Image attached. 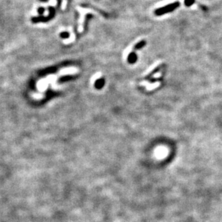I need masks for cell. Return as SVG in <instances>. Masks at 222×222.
<instances>
[{
	"mask_svg": "<svg viewBox=\"0 0 222 222\" xmlns=\"http://www.w3.org/2000/svg\"><path fill=\"white\" fill-rule=\"evenodd\" d=\"M137 60V55L134 53H131L129 55L128 61L130 62V63H134Z\"/></svg>",
	"mask_w": 222,
	"mask_h": 222,
	"instance_id": "obj_2",
	"label": "cell"
},
{
	"mask_svg": "<svg viewBox=\"0 0 222 222\" xmlns=\"http://www.w3.org/2000/svg\"><path fill=\"white\" fill-rule=\"evenodd\" d=\"M61 36H62V37H68V36H69V35H68V33H62Z\"/></svg>",
	"mask_w": 222,
	"mask_h": 222,
	"instance_id": "obj_6",
	"label": "cell"
},
{
	"mask_svg": "<svg viewBox=\"0 0 222 222\" xmlns=\"http://www.w3.org/2000/svg\"><path fill=\"white\" fill-rule=\"evenodd\" d=\"M104 85V80H102V79H99V80H98L97 81H96V88H101L102 86H103Z\"/></svg>",
	"mask_w": 222,
	"mask_h": 222,
	"instance_id": "obj_4",
	"label": "cell"
},
{
	"mask_svg": "<svg viewBox=\"0 0 222 222\" xmlns=\"http://www.w3.org/2000/svg\"><path fill=\"white\" fill-rule=\"evenodd\" d=\"M179 6H180V2H175L172 4H170V5H167V6H165L163 7H161V8L156 9V10L155 11V14H156L157 16H160V15H162L164 14H166V13L172 12L174 9L178 8Z\"/></svg>",
	"mask_w": 222,
	"mask_h": 222,
	"instance_id": "obj_1",
	"label": "cell"
},
{
	"mask_svg": "<svg viewBox=\"0 0 222 222\" xmlns=\"http://www.w3.org/2000/svg\"><path fill=\"white\" fill-rule=\"evenodd\" d=\"M146 45V41L145 40H142L139 42L137 44H136L135 46H134V50H139V49H141L142 47H143L145 45Z\"/></svg>",
	"mask_w": 222,
	"mask_h": 222,
	"instance_id": "obj_3",
	"label": "cell"
},
{
	"mask_svg": "<svg viewBox=\"0 0 222 222\" xmlns=\"http://www.w3.org/2000/svg\"><path fill=\"white\" fill-rule=\"evenodd\" d=\"M195 2V0H185V4L186 6H191L193 3Z\"/></svg>",
	"mask_w": 222,
	"mask_h": 222,
	"instance_id": "obj_5",
	"label": "cell"
}]
</instances>
